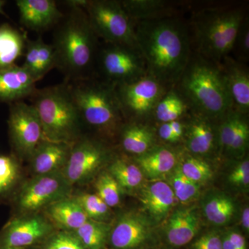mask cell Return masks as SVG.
I'll list each match as a JSON object with an SVG mask.
<instances>
[{
    "label": "cell",
    "instance_id": "cell-5",
    "mask_svg": "<svg viewBox=\"0 0 249 249\" xmlns=\"http://www.w3.org/2000/svg\"><path fill=\"white\" fill-rule=\"evenodd\" d=\"M245 11L242 7L211 8L195 15L192 47L196 53L218 65L230 55Z\"/></svg>",
    "mask_w": 249,
    "mask_h": 249
},
{
    "label": "cell",
    "instance_id": "cell-1",
    "mask_svg": "<svg viewBox=\"0 0 249 249\" xmlns=\"http://www.w3.org/2000/svg\"><path fill=\"white\" fill-rule=\"evenodd\" d=\"M134 29L147 75L169 89L175 87L193 53L186 23L176 16L136 22Z\"/></svg>",
    "mask_w": 249,
    "mask_h": 249
},
{
    "label": "cell",
    "instance_id": "cell-2",
    "mask_svg": "<svg viewBox=\"0 0 249 249\" xmlns=\"http://www.w3.org/2000/svg\"><path fill=\"white\" fill-rule=\"evenodd\" d=\"M54 34L52 44L55 67L65 75V81L91 78L97 61L98 37L84 9L70 7Z\"/></svg>",
    "mask_w": 249,
    "mask_h": 249
},
{
    "label": "cell",
    "instance_id": "cell-35",
    "mask_svg": "<svg viewBox=\"0 0 249 249\" xmlns=\"http://www.w3.org/2000/svg\"><path fill=\"white\" fill-rule=\"evenodd\" d=\"M180 170L188 179L196 183L209 179L213 175L211 167L206 162L192 157L183 160Z\"/></svg>",
    "mask_w": 249,
    "mask_h": 249
},
{
    "label": "cell",
    "instance_id": "cell-41",
    "mask_svg": "<svg viewBox=\"0 0 249 249\" xmlns=\"http://www.w3.org/2000/svg\"><path fill=\"white\" fill-rule=\"evenodd\" d=\"M231 182L239 186H248L249 183V161L246 160L239 163L229 178Z\"/></svg>",
    "mask_w": 249,
    "mask_h": 249
},
{
    "label": "cell",
    "instance_id": "cell-32",
    "mask_svg": "<svg viewBox=\"0 0 249 249\" xmlns=\"http://www.w3.org/2000/svg\"><path fill=\"white\" fill-rule=\"evenodd\" d=\"M234 209L233 202L229 198L218 196L206 203L204 213L210 222L217 225H223L231 219Z\"/></svg>",
    "mask_w": 249,
    "mask_h": 249
},
{
    "label": "cell",
    "instance_id": "cell-7",
    "mask_svg": "<svg viewBox=\"0 0 249 249\" xmlns=\"http://www.w3.org/2000/svg\"><path fill=\"white\" fill-rule=\"evenodd\" d=\"M70 7L84 9L98 38L105 43L138 49L134 23L121 4L115 0H71Z\"/></svg>",
    "mask_w": 249,
    "mask_h": 249
},
{
    "label": "cell",
    "instance_id": "cell-27",
    "mask_svg": "<svg viewBox=\"0 0 249 249\" xmlns=\"http://www.w3.org/2000/svg\"><path fill=\"white\" fill-rule=\"evenodd\" d=\"M191 111L185 98L175 87L170 88L157 103L153 115L160 124L181 120L188 111Z\"/></svg>",
    "mask_w": 249,
    "mask_h": 249
},
{
    "label": "cell",
    "instance_id": "cell-42",
    "mask_svg": "<svg viewBox=\"0 0 249 249\" xmlns=\"http://www.w3.org/2000/svg\"><path fill=\"white\" fill-rule=\"evenodd\" d=\"M223 249H247L245 237L237 232H231L222 238Z\"/></svg>",
    "mask_w": 249,
    "mask_h": 249
},
{
    "label": "cell",
    "instance_id": "cell-44",
    "mask_svg": "<svg viewBox=\"0 0 249 249\" xmlns=\"http://www.w3.org/2000/svg\"><path fill=\"white\" fill-rule=\"evenodd\" d=\"M168 124H169L175 137L179 141L183 137L185 130H186L184 124L180 120L172 121Z\"/></svg>",
    "mask_w": 249,
    "mask_h": 249
},
{
    "label": "cell",
    "instance_id": "cell-4",
    "mask_svg": "<svg viewBox=\"0 0 249 249\" xmlns=\"http://www.w3.org/2000/svg\"><path fill=\"white\" fill-rule=\"evenodd\" d=\"M31 97L44 140L70 145L79 140L83 122L68 82L37 89Z\"/></svg>",
    "mask_w": 249,
    "mask_h": 249
},
{
    "label": "cell",
    "instance_id": "cell-43",
    "mask_svg": "<svg viewBox=\"0 0 249 249\" xmlns=\"http://www.w3.org/2000/svg\"><path fill=\"white\" fill-rule=\"evenodd\" d=\"M158 134L160 139L165 142L175 143V142H178V138L174 134L168 123L160 124V128H159Z\"/></svg>",
    "mask_w": 249,
    "mask_h": 249
},
{
    "label": "cell",
    "instance_id": "cell-36",
    "mask_svg": "<svg viewBox=\"0 0 249 249\" xmlns=\"http://www.w3.org/2000/svg\"><path fill=\"white\" fill-rule=\"evenodd\" d=\"M40 245V249H85L74 232L67 231L53 232Z\"/></svg>",
    "mask_w": 249,
    "mask_h": 249
},
{
    "label": "cell",
    "instance_id": "cell-11",
    "mask_svg": "<svg viewBox=\"0 0 249 249\" xmlns=\"http://www.w3.org/2000/svg\"><path fill=\"white\" fill-rule=\"evenodd\" d=\"M9 127L11 142L18 155L30 159L44 140L40 119L33 105L18 101L11 106Z\"/></svg>",
    "mask_w": 249,
    "mask_h": 249
},
{
    "label": "cell",
    "instance_id": "cell-37",
    "mask_svg": "<svg viewBox=\"0 0 249 249\" xmlns=\"http://www.w3.org/2000/svg\"><path fill=\"white\" fill-rule=\"evenodd\" d=\"M37 71L36 80L38 81L52 69L55 67V56L53 46L45 43L42 37L37 39Z\"/></svg>",
    "mask_w": 249,
    "mask_h": 249
},
{
    "label": "cell",
    "instance_id": "cell-39",
    "mask_svg": "<svg viewBox=\"0 0 249 249\" xmlns=\"http://www.w3.org/2000/svg\"><path fill=\"white\" fill-rule=\"evenodd\" d=\"M172 186L175 197L182 202L191 200L199 193V185L185 176L181 170H178L172 178Z\"/></svg>",
    "mask_w": 249,
    "mask_h": 249
},
{
    "label": "cell",
    "instance_id": "cell-31",
    "mask_svg": "<svg viewBox=\"0 0 249 249\" xmlns=\"http://www.w3.org/2000/svg\"><path fill=\"white\" fill-rule=\"evenodd\" d=\"M20 177V168L16 157L0 155V197L9 195Z\"/></svg>",
    "mask_w": 249,
    "mask_h": 249
},
{
    "label": "cell",
    "instance_id": "cell-18",
    "mask_svg": "<svg viewBox=\"0 0 249 249\" xmlns=\"http://www.w3.org/2000/svg\"><path fill=\"white\" fill-rule=\"evenodd\" d=\"M148 236V229L140 218L126 215L111 231L109 243L113 249H139Z\"/></svg>",
    "mask_w": 249,
    "mask_h": 249
},
{
    "label": "cell",
    "instance_id": "cell-16",
    "mask_svg": "<svg viewBox=\"0 0 249 249\" xmlns=\"http://www.w3.org/2000/svg\"><path fill=\"white\" fill-rule=\"evenodd\" d=\"M35 80L22 66L14 65L0 69V100L16 101L36 92Z\"/></svg>",
    "mask_w": 249,
    "mask_h": 249
},
{
    "label": "cell",
    "instance_id": "cell-19",
    "mask_svg": "<svg viewBox=\"0 0 249 249\" xmlns=\"http://www.w3.org/2000/svg\"><path fill=\"white\" fill-rule=\"evenodd\" d=\"M192 116L186 129V146L195 155H204L212 151L218 141V128L213 125L212 119L191 111Z\"/></svg>",
    "mask_w": 249,
    "mask_h": 249
},
{
    "label": "cell",
    "instance_id": "cell-33",
    "mask_svg": "<svg viewBox=\"0 0 249 249\" xmlns=\"http://www.w3.org/2000/svg\"><path fill=\"white\" fill-rule=\"evenodd\" d=\"M88 219L103 222L109 216V207L94 194H82L74 197Z\"/></svg>",
    "mask_w": 249,
    "mask_h": 249
},
{
    "label": "cell",
    "instance_id": "cell-24",
    "mask_svg": "<svg viewBox=\"0 0 249 249\" xmlns=\"http://www.w3.org/2000/svg\"><path fill=\"white\" fill-rule=\"evenodd\" d=\"M142 204L152 217H164L175 204V196L169 185L163 181L152 183L143 191Z\"/></svg>",
    "mask_w": 249,
    "mask_h": 249
},
{
    "label": "cell",
    "instance_id": "cell-17",
    "mask_svg": "<svg viewBox=\"0 0 249 249\" xmlns=\"http://www.w3.org/2000/svg\"><path fill=\"white\" fill-rule=\"evenodd\" d=\"M72 145L43 140L30 159L31 167L36 175L59 173L65 168Z\"/></svg>",
    "mask_w": 249,
    "mask_h": 249
},
{
    "label": "cell",
    "instance_id": "cell-3",
    "mask_svg": "<svg viewBox=\"0 0 249 249\" xmlns=\"http://www.w3.org/2000/svg\"><path fill=\"white\" fill-rule=\"evenodd\" d=\"M191 111L214 121H220L232 109L217 65L192 53L181 78L175 85Z\"/></svg>",
    "mask_w": 249,
    "mask_h": 249
},
{
    "label": "cell",
    "instance_id": "cell-30",
    "mask_svg": "<svg viewBox=\"0 0 249 249\" xmlns=\"http://www.w3.org/2000/svg\"><path fill=\"white\" fill-rule=\"evenodd\" d=\"M109 174L117 181L121 188L131 190L138 187L143 175L137 165L118 159L111 163Z\"/></svg>",
    "mask_w": 249,
    "mask_h": 249
},
{
    "label": "cell",
    "instance_id": "cell-47",
    "mask_svg": "<svg viewBox=\"0 0 249 249\" xmlns=\"http://www.w3.org/2000/svg\"><path fill=\"white\" fill-rule=\"evenodd\" d=\"M16 249V248H5V249Z\"/></svg>",
    "mask_w": 249,
    "mask_h": 249
},
{
    "label": "cell",
    "instance_id": "cell-29",
    "mask_svg": "<svg viewBox=\"0 0 249 249\" xmlns=\"http://www.w3.org/2000/svg\"><path fill=\"white\" fill-rule=\"evenodd\" d=\"M109 229L107 224L88 219L79 229L73 231L85 249H107Z\"/></svg>",
    "mask_w": 249,
    "mask_h": 249
},
{
    "label": "cell",
    "instance_id": "cell-8",
    "mask_svg": "<svg viewBox=\"0 0 249 249\" xmlns=\"http://www.w3.org/2000/svg\"><path fill=\"white\" fill-rule=\"evenodd\" d=\"M96 64L102 80L114 86L132 83L147 74L140 51L127 46L106 43L98 51Z\"/></svg>",
    "mask_w": 249,
    "mask_h": 249
},
{
    "label": "cell",
    "instance_id": "cell-45",
    "mask_svg": "<svg viewBox=\"0 0 249 249\" xmlns=\"http://www.w3.org/2000/svg\"><path fill=\"white\" fill-rule=\"evenodd\" d=\"M242 224H243V227L247 231H249V208H246L244 210L243 213H242Z\"/></svg>",
    "mask_w": 249,
    "mask_h": 249
},
{
    "label": "cell",
    "instance_id": "cell-22",
    "mask_svg": "<svg viewBox=\"0 0 249 249\" xmlns=\"http://www.w3.org/2000/svg\"><path fill=\"white\" fill-rule=\"evenodd\" d=\"M47 214L55 225L67 231H74L89 219L75 198L55 201L47 207Z\"/></svg>",
    "mask_w": 249,
    "mask_h": 249
},
{
    "label": "cell",
    "instance_id": "cell-26",
    "mask_svg": "<svg viewBox=\"0 0 249 249\" xmlns=\"http://www.w3.org/2000/svg\"><path fill=\"white\" fill-rule=\"evenodd\" d=\"M121 145L124 151L141 156L154 147L155 134L150 127L128 124L121 129Z\"/></svg>",
    "mask_w": 249,
    "mask_h": 249
},
{
    "label": "cell",
    "instance_id": "cell-6",
    "mask_svg": "<svg viewBox=\"0 0 249 249\" xmlns=\"http://www.w3.org/2000/svg\"><path fill=\"white\" fill-rule=\"evenodd\" d=\"M71 83L69 84L83 124L107 137L114 136L124 117L115 87L92 78Z\"/></svg>",
    "mask_w": 249,
    "mask_h": 249
},
{
    "label": "cell",
    "instance_id": "cell-40",
    "mask_svg": "<svg viewBox=\"0 0 249 249\" xmlns=\"http://www.w3.org/2000/svg\"><path fill=\"white\" fill-rule=\"evenodd\" d=\"M193 249H223L222 238L217 234L207 233L201 236L193 244Z\"/></svg>",
    "mask_w": 249,
    "mask_h": 249
},
{
    "label": "cell",
    "instance_id": "cell-14",
    "mask_svg": "<svg viewBox=\"0 0 249 249\" xmlns=\"http://www.w3.org/2000/svg\"><path fill=\"white\" fill-rule=\"evenodd\" d=\"M232 109L248 115L249 111V71L245 64L232 57H226L218 64Z\"/></svg>",
    "mask_w": 249,
    "mask_h": 249
},
{
    "label": "cell",
    "instance_id": "cell-20",
    "mask_svg": "<svg viewBox=\"0 0 249 249\" xmlns=\"http://www.w3.org/2000/svg\"><path fill=\"white\" fill-rule=\"evenodd\" d=\"M218 127L219 146L229 153L235 155L242 147L247 137L248 121L247 114L231 109L221 119Z\"/></svg>",
    "mask_w": 249,
    "mask_h": 249
},
{
    "label": "cell",
    "instance_id": "cell-23",
    "mask_svg": "<svg viewBox=\"0 0 249 249\" xmlns=\"http://www.w3.org/2000/svg\"><path fill=\"white\" fill-rule=\"evenodd\" d=\"M134 23L176 17V9L172 3L162 0H125L121 1Z\"/></svg>",
    "mask_w": 249,
    "mask_h": 249
},
{
    "label": "cell",
    "instance_id": "cell-46",
    "mask_svg": "<svg viewBox=\"0 0 249 249\" xmlns=\"http://www.w3.org/2000/svg\"><path fill=\"white\" fill-rule=\"evenodd\" d=\"M5 4V1H2V0H0V14L2 13L3 7H4V5Z\"/></svg>",
    "mask_w": 249,
    "mask_h": 249
},
{
    "label": "cell",
    "instance_id": "cell-9",
    "mask_svg": "<svg viewBox=\"0 0 249 249\" xmlns=\"http://www.w3.org/2000/svg\"><path fill=\"white\" fill-rule=\"evenodd\" d=\"M114 87L124 117L135 119L152 116L157 103L169 89L147 74L132 83Z\"/></svg>",
    "mask_w": 249,
    "mask_h": 249
},
{
    "label": "cell",
    "instance_id": "cell-13",
    "mask_svg": "<svg viewBox=\"0 0 249 249\" xmlns=\"http://www.w3.org/2000/svg\"><path fill=\"white\" fill-rule=\"evenodd\" d=\"M106 152L98 142L80 139L71 147L64 177L70 184L88 181L106 160Z\"/></svg>",
    "mask_w": 249,
    "mask_h": 249
},
{
    "label": "cell",
    "instance_id": "cell-48",
    "mask_svg": "<svg viewBox=\"0 0 249 249\" xmlns=\"http://www.w3.org/2000/svg\"></svg>",
    "mask_w": 249,
    "mask_h": 249
},
{
    "label": "cell",
    "instance_id": "cell-21",
    "mask_svg": "<svg viewBox=\"0 0 249 249\" xmlns=\"http://www.w3.org/2000/svg\"><path fill=\"white\" fill-rule=\"evenodd\" d=\"M199 230V218L193 208L178 210L170 218L165 237L170 245L181 247L189 244Z\"/></svg>",
    "mask_w": 249,
    "mask_h": 249
},
{
    "label": "cell",
    "instance_id": "cell-38",
    "mask_svg": "<svg viewBox=\"0 0 249 249\" xmlns=\"http://www.w3.org/2000/svg\"><path fill=\"white\" fill-rule=\"evenodd\" d=\"M231 53L234 54V59L246 64L249 59V18L246 15L237 31L235 42Z\"/></svg>",
    "mask_w": 249,
    "mask_h": 249
},
{
    "label": "cell",
    "instance_id": "cell-34",
    "mask_svg": "<svg viewBox=\"0 0 249 249\" xmlns=\"http://www.w3.org/2000/svg\"><path fill=\"white\" fill-rule=\"evenodd\" d=\"M97 196L109 208L120 204L121 187L109 173H103L98 178L96 183Z\"/></svg>",
    "mask_w": 249,
    "mask_h": 249
},
{
    "label": "cell",
    "instance_id": "cell-28",
    "mask_svg": "<svg viewBox=\"0 0 249 249\" xmlns=\"http://www.w3.org/2000/svg\"><path fill=\"white\" fill-rule=\"evenodd\" d=\"M27 40L17 29L9 24L0 26V69L15 65L22 55Z\"/></svg>",
    "mask_w": 249,
    "mask_h": 249
},
{
    "label": "cell",
    "instance_id": "cell-15",
    "mask_svg": "<svg viewBox=\"0 0 249 249\" xmlns=\"http://www.w3.org/2000/svg\"><path fill=\"white\" fill-rule=\"evenodd\" d=\"M16 5L22 25L36 32L48 30L64 17L53 0H18Z\"/></svg>",
    "mask_w": 249,
    "mask_h": 249
},
{
    "label": "cell",
    "instance_id": "cell-10",
    "mask_svg": "<svg viewBox=\"0 0 249 249\" xmlns=\"http://www.w3.org/2000/svg\"><path fill=\"white\" fill-rule=\"evenodd\" d=\"M71 185L60 173L36 175L19 191L18 209L24 213H34L55 201L67 198Z\"/></svg>",
    "mask_w": 249,
    "mask_h": 249
},
{
    "label": "cell",
    "instance_id": "cell-25",
    "mask_svg": "<svg viewBox=\"0 0 249 249\" xmlns=\"http://www.w3.org/2000/svg\"><path fill=\"white\" fill-rule=\"evenodd\" d=\"M139 168L147 176L157 178L169 173L177 163L175 152L165 147H153L143 155L139 156Z\"/></svg>",
    "mask_w": 249,
    "mask_h": 249
},
{
    "label": "cell",
    "instance_id": "cell-12",
    "mask_svg": "<svg viewBox=\"0 0 249 249\" xmlns=\"http://www.w3.org/2000/svg\"><path fill=\"white\" fill-rule=\"evenodd\" d=\"M53 232V228L37 214L18 217L10 221L0 231V249H29L41 244Z\"/></svg>",
    "mask_w": 249,
    "mask_h": 249
}]
</instances>
